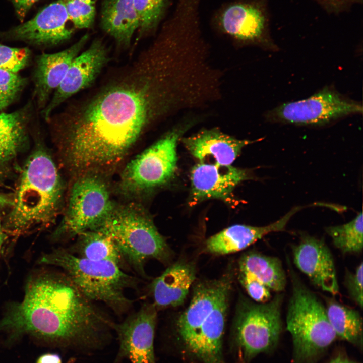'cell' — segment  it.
Wrapping results in <instances>:
<instances>
[{
  "label": "cell",
  "instance_id": "cell-35",
  "mask_svg": "<svg viewBox=\"0 0 363 363\" xmlns=\"http://www.w3.org/2000/svg\"><path fill=\"white\" fill-rule=\"evenodd\" d=\"M16 13L21 22L33 5L38 0H12Z\"/></svg>",
  "mask_w": 363,
  "mask_h": 363
},
{
  "label": "cell",
  "instance_id": "cell-20",
  "mask_svg": "<svg viewBox=\"0 0 363 363\" xmlns=\"http://www.w3.org/2000/svg\"><path fill=\"white\" fill-rule=\"evenodd\" d=\"M231 285L229 279L203 282L194 290L187 309L177 322V330L182 342L187 340L205 320L220 301L228 296Z\"/></svg>",
  "mask_w": 363,
  "mask_h": 363
},
{
  "label": "cell",
  "instance_id": "cell-16",
  "mask_svg": "<svg viewBox=\"0 0 363 363\" xmlns=\"http://www.w3.org/2000/svg\"><path fill=\"white\" fill-rule=\"evenodd\" d=\"M296 267L321 289L333 295L339 292L332 254L323 239L306 235L292 246Z\"/></svg>",
  "mask_w": 363,
  "mask_h": 363
},
{
  "label": "cell",
  "instance_id": "cell-1",
  "mask_svg": "<svg viewBox=\"0 0 363 363\" xmlns=\"http://www.w3.org/2000/svg\"><path fill=\"white\" fill-rule=\"evenodd\" d=\"M198 89L184 53L156 40L119 77L77 109L50 120L69 165L89 172L117 163L151 123L195 105Z\"/></svg>",
  "mask_w": 363,
  "mask_h": 363
},
{
  "label": "cell",
  "instance_id": "cell-26",
  "mask_svg": "<svg viewBox=\"0 0 363 363\" xmlns=\"http://www.w3.org/2000/svg\"><path fill=\"white\" fill-rule=\"evenodd\" d=\"M325 308L336 337L361 347L362 319L360 313L331 298L326 299Z\"/></svg>",
  "mask_w": 363,
  "mask_h": 363
},
{
  "label": "cell",
  "instance_id": "cell-17",
  "mask_svg": "<svg viewBox=\"0 0 363 363\" xmlns=\"http://www.w3.org/2000/svg\"><path fill=\"white\" fill-rule=\"evenodd\" d=\"M89 38L83 35L68 48L54 53H43L37 57L34 72V96L42 110L52 93L57 89L74 59L78 55Z\"/></svg>",
  "mask_w": 363,
  "mask_h": 363
},
{
  "label": "cell",
  "instance_id": "cell-2",
  "mask_svg": "<svg viewBox=\"0 0 363 363\" xmlns=\"http://www.w3.org/2000/svg\"><path fill=\"white\" fill-rule=\"evenodd\" d=\"M114 323L64 273L29 281L23 299L8 307L0 328L12 335H31L77 354L90 355L109 344Z\"/></svg>",
  "mask_w": 363,
  "mask_h": 363
},
{
  "label": "cell",
  "instance_id": "cell-8",
  "mask_svg": "<svg viewBox=\"0 0 363 363\" xmlns=\"http://www.w3.org/2000/svg\"><path fill=\"white\" fill-rule=\"evenodd\" d=\"M114 208L106 184L97 176L85 174L72 188L66 212L53 238L69 240L95 229Z\"/></svg>",
  "mask_w": 363,
  "mask_h": 363
},
{
  "label": "cell",
  "instance_id": "cell-7",
  "mask_svg": "<svg viewBox=\"0 0 363 363\" xmlns=\"http://www.w3.org/2000/svg\"><path fill=\"white\" fill-rule=\"evenodd\" d=\"M193 122L188 120L176 126L132 160L120 176L122 190L137 194L169 181L177 168V142Z\"/></svg>",
  "mask_w": 363,
  "mask_h": 363
},
{
  "label": "cell",
  "instance_id": "cell-30",
  "mask_svg": "<svg viewBox=\"0 0 363 363\" xmlns=\"http://www.w3.org/2000/svg\"><path fill=\"white\" fill-rule=\"evenodd\" d=\"M64 3L69 20L76 28L92 26L96 13L95 3L82 0H64Z\"/></svg>",
  "mask_w": 363,
  "mask_h": 363
},
{
  "label": "cell",
  "instance_id": "cell-34",
  "mask_svg": "<svg viewBox=\"0 0 363 363\" xmlns=\"http://www.w3.org/2000/svg\"><path fill=\"white\" fill-rule=\"evenodd\" d=\"M327 12L339 14L350 9L354 4H361L362 0H315Z\"/></svg>",
  "mask_w": 363,
  "mask_h": 363
},
{
  "label": "cell",
  "instance_id": "cell-4",
  "mask_svg": "<svg viewBox=\"0 0 363 363\" xmlns=\"http://www.w3.org/2000/svg\"><path fill=\"white\" fill-rule=\"evenodd\" d=\"M40 262L60 268L87 298L104 304L118 316L133 306L125 290L137 289L139 280L112 262L90 260L59 248L44 255Z\"/></svg>",
  "mask_w": 363,
  "mask_h": 363
},
{
  "label": "cell",
  "instance_id": "cell-27",
  "mask_svg": "<svg viewBox=\"0 0 363 363\" xmlns=\"http://www.w3.org/2000/svg\"><path fill=\"white\" fill-rule=\"evenodd\" d=\"M325 231L334 246L342 254H360L363 249L362 214L360 212L350 222L331 226Z\"/></svg>",
  "mask_w": 363,
  "mask_h": 363
},
{
  "label": "cell",
  "instance_id": "cell-3",
  "mask_svg": "<svg viewBox=\"0 0 363 363\" xmlns=\"http://www.w3.org/2000/svg\"><path fill=\"white\" fill-rule=\"evenodd\" d=\"M62 194L60 177L52 159L44 149L35 151L22 169L11 210L3 223L5 234L16 237L51 223Z\"/></svg>",
  "mask_w": 363,
  "mask_h": 363
},
{
  "label": "cell",
  "instance_id": "cell-36",
  "mask_svg": "<svg viewBox=\"0 0 363 363\" xmlns=\"http://www.w3.org/2000/svg\"><path fill=\"white\" fill-rule=\"evenodd\" d=\"M36 363H62V359L57 354L47 353L40 356Z\"/></svg>",
  "mask_w": 363,
  "mask_h": 363
},
{
  "label": "cell",
  "instance_id": "cell-18",
  "mask_svg": "<svg viewBox=\"0 0 363 363\" xmlns=\"http://www.w3.org/2000/svg\"><path fill=\"white\" fill-rule=\"evenodd\" d=\"M190 153L200 162L220 165H231L243 148L254 141L240 140L213 128L202 130L190 136L182 138Z\"/></svg>",
  "mask_w": 363,
  "mask_h": 363
},
{
  "label": "cell",
  "instance_id": "cell-38",
  "mask_svg": "<svg viewBox=\"0 0 363 363\" xmlns=\"http://www.w3.org/2000/svg\"><path fill=\"white\" fill-rule=\"evenodd\" d=\"M329 363H355L345 357L338 356Z\"/></svg>",
  "mask_w": 363,
  "mask_h": 363
},
{
  "label": "cell",
  "instance_id": "cell-9",
  "mask_svg": "<svg viewBox=\"0 0 363 363\" xmlns=\"http://www.w3.org/2000/svg\"><path fill=\"white\" fill-rule=\"evenodd\" d=\"M284 295L277 293L264 303L243 301L239 307L235 332L245 357L250 358L276 346L282 330L281 307Z\"/></svg>",
  "mask_w": 363,
  "mask_h": 363
},
{
  "label": "cell",
  "instance_id": "cell-19",
  "mask_svg": "<svg viewBox=\"0 0 363 363\" xmlns=\"http://www.w3.org/2000/svg\"><path fill=\"white\" fill-rule=\"evenodd\" d=\"M302 208H293L280 219L266 226L236 224L229 226L207 239L205 250L217 255L243 250L270 233L284 230L291 218Z\"/></svg>",
  "mask_w": 363,
  "mask_h": 363
},
{
  "label": "cell",
  "instance_id": "cell-31",
  "mask_svg": "<svg viewBox=\"0 0 363 363\" xmlns=\"http://www.w3.org/2000/svg\"><path fill=\"white\" fill-rule=\"evenodd\" d=\"M30 54L28 48L12 47L0 43V69L18 73L28 65Z\"/></svg>",
  "mask_w": 363,
  "mask_h": 363
},
{
  "label": "cell",
  "instance_id": "cell-25",
  "mask_svg": "<svg viewBox=\"0 0 363 363\" xmlns=\"http://www.w3.org/2000/svg\"><path fill=\"white\" fill-rule=\"evenodd\" d=\"M239 270L249 272L270 291L281 293L285 290L286 276L280 260L276 257L251 252L239 261Z\"/></svg>",
  "mask_w": 363,
  "mask_h": 363
},
{
  "label": "cell",
  "instance_id": "cell-11",
  "mask_svg": "<svg viewBox=\"0 0 363 363\" xmlns=\"http://www.w3.org/2000/svg\"><path fill=\"white\" fill-rule=\"evenodd\" d=\"M213 24L238 41L275 49L270 35L267 0H235L214 13Z\"/></svg>",
  "mask_w": 363,
  "mask_h": 363
},
{
  "label": "cell",
  "instance_id": "cell-10",
  "mask_svg": "<svg viewBox=\"0 0 363 363\" xmlns=\"http://www.w3.org/2000/svg\"><path fill=\"white\" fill-rule=\"evenodd\" d=\"M360 102L325 87L309 97L281 104L266 114L270 121L301 126H320L343 117L361 114Z\"/></svg>",
  "mask_w": 363,
  "mask_h": 363
},
{
  "label": "cell",
  "instance_id": "cell-28",
  "mask_svg": "<svg viewBox=\"0 0 363 363\" xmlns=\"http://www.w3.org/2000/svg\"><path fill=\"white\" fill-rule=\"evenodd\" d=\"M133 1L139 18V37L154 32L165 17L170 0Z\"/></svg>",
  "mask_w": 363,
  "mask_h": 363
},
{
  "label": "cell",
  "instance_id": "cell-33",
  "mask_svg": "<svg viewBox=\"0 0 363 363\" xmlns=\"http://www.w3.org/2000/svg\"><path fill=\"white\" fill-rule=\"evenodd\" d=\"M363 263L357 266L354 272L346 270L344 284L351 299L361 309L363 304Z\"/></svg>",
  "mask_w": 363,
  "mask_h": 363
},
{
  "label": "cell",
  "instance_id": "cell-40",
  "mask_svg": "<svg viewBox=\"0 0 363 363\" xmlns=\"http://www.w3.org/2000/svg\"><path fill=\"white\" fill-rule=\"evenodd\" d=\"M82 1H85V2H88V3H95V0H82Z\"/></svg>",
  "mask_w": 363,
  "mask_h": 363
},
{
  "label": "cell",
  "instance_id": "cell-24",
  "mask_svg": "<svg viewBox=\"0 0 363 363\" xmlns=\"http://www.w3.org/2000/svg\"><path fill=\"white\" fill-rule=\"evenodd\" d=\"M68 250L75 256L92 261H108L126 271L130 270L113 239L98 229L83 232Z\"/></svg>",
  "mask_w": 363,
  "mask_h": 363
},
{
  "label": "cell",
  "instance_id": "cell-22",
  "mask_svg": "<svg viewBox=\"0 0 363 363\" xmlns=\"http://www.w3.org/2000/svg\"><path fill=\"white\" fill-rule=\"evenodd\" d=\"M32 105L11 113L0 114V173L6 170L28 139Z\"/></svg>",
  "mask_w": 363,
  "mask_h": 363
},
{
  "label": "cell",
  "instance_id": "cell-5",
  "mask_svg": "<svg viewBox=\"0 0 363 363\" xmlns=\"http://www.w3.org/2000/svg\"><path fill=\"white\" fill-rule=\"evenodd\" d=\"M96 229L113 239L130 270L141 277H147L148 260L167 264L171 259L172 252L152 220L134 206L115 207Z\"/></svg>",
  "mask_w": 363,
  "mask_h": 363
},
{
  "label": "cell",
  "instance_id": "cell-32",
  "mask_svg": "<svg viewBox=\"0 0 363 363\" xmlns=\"http://www.w3.org/2000/svg\"><path fill=\"white\" fill-rule=\"evenodd\" d=\"M239 271L240 283L255 302L264 303L271 299V291L264 284L249 272Z\"/></svg>",
  "mask_w": 363,
  "mask_h": 363
},
{
  "label": "cell",
  "instance_id": "cell-29",
  "mask_svg": "<svg viewBox=\"0 0 363 363\" xmlns=\"http://www.w3.org/2000/svg\"><path fill=\"white\" fill-rule=\"evenodd\" d=\"M26 82V79L18 73L0 69V111L16 99Z\"/></svg>",
  "mask_w": 363,
  "mask_h": 363
},
{
  "label": "cell",
  "instance_id": "cell-37",
  "mask_svg": "<svg viewBox=\"0 0 363 363\" xmlns=\"http://www.w3.org/2000/svg\"><path fill=\"white\" fill-rule=\"evenodd\" d=\"M12 199L3 193H0V208L10 207Z\"/></svg>",
  "mask_w": 363,
  "mask_h": 363
},
{
  "label": "cell",
  "instance_id": "cell-21",
  "mask_svg": "<svg viewBox=\"0 0 363 363\" xmlns=\"http://www.w3.org/2000/svg\"><path fill=\"white\" fill-rule=\"evenodd\" d=\"M195 276V267L190 263L179 261L168 267L149 285L157 309L182 305Z\"/></svg>",
  "mask_w": 363,
  "mask_h": 363
},
{
  "label": "cell",
  "instance_id": "cell-12",
  "mask_svg": "<svg viewBox=\"0 0 363 363\" xmlns=\"http://www.w3.org/2000/svg\"><path fill=\"white\" fill-rule=\"evenodd\" d=\"M157 309L153 303H145L121 323H115L119 348L113 363L128 359L131 363H156L154 336Z\"/></svg>",
  "mask_w": 363,
  "mask_h": 363
},
{
  "label": "cell",
  "instance_id": "cell-39",
  "mask_svg": "<svg viewBox=\"0 0 363 363\" xmlns=\"http://www.w3.org/2000/svg\"><path fill=\"white\" fill-rule=\"evenodd\" d=\"M6 237V234L4 231L3 223L1 222L0 218V256L2 247Z\"/></svg>",
  "mask_w": 363,
  "mask_h": 363
},
{
  "label": "cell",
  "instance_id": "cell-23",
  "mask_svg": "<svg viewBox=\"0 0 363 363\" xmlns=\"http://www.w3.org/2000/svg\"><path fill=\"white\" fill-rule=\"evenodd\" d=\"M100 25L117 44L130 45L140 21L133 0H104L100 11Z\"/></svg>",
  "mask_w": 363,
  "mask_h": 363
},
{
  "label": "cell",
  "instance_id": "cell-15",
  "mask_svg": "<svg viewBox=\"0 0 363 363\" xmlns=\"http://www.w3.org/2000/svg\"><path fill=\"white\" fill-rule=\"evenodd\" d=\"M251 177L246 170L231 165L199 162L191 171L190 205L193 206L210 199L233 203L235 187Z\"/></svg>",
  "mask_w": 363,
  "mask_h": 363
},
{
  "label": "cell",
  "instance_id": "cell-14",
  "mask_svg": "<svg viewBox=\"0 0 363 363\" xmlns=\"http://www.w3.org/2000/svg\"><path fill=\"white\" fill-rule=\"evenodd\" d=\"M69 21L64 0H57L31 19L6 32L5 36L36 46L56 45L69 40L73 33Z\"/></svg>",
  "mask_w": 363,
  "mask_h": 363
},
{
  "label": "cell",
  "instance_id": "cell-13",
  "mask_svg": "<svg viewBox=\"0 0 363 363\" xmlns=\"http://www.w3.org/2000/svg\"><path fill=\"white\" fill-rule=\"evenodd\" d=\"M108 59L105 44L100 39L94 40L86 50L74 59L52 98L41 110L43 117L48 120L56 107L72 95L91 85Z\"/></svg>",
  "mask_w": 363,
  "mask_h": 363
},
{
  "label": "cell",
  "instance_id": "cell-6",
  "mask_svg": "<svg viewBox=\"0 0 363 363\" xmlns=\"http://www.w3.org/2000/svg\"><path fill=\"white\" fill-rule=\"evenodd\" d=\"M288 272L292 284L286 318L291 336L294 363L315 359L337 338L329 321L325 306L301 281L289 260Z\"/></svg>",
  "mask_w": 363,
  "mask_h": 363
}]
</instances>
